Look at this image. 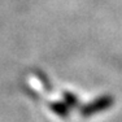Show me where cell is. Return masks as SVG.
Instances as JSON below:
<instances>
[{
  "instance_id": "cell-1",
  "label": "cell",
  "mask_w": 122,
  "mask_h": 122,
  "mask_svg": "<svg viewBox=\"0 0 122 122\" xmlns=\"http://www.w3.org/2000/svg\"><path fill=\"white\" fill-rule=\"evenodd\" d=\"M114 100H113L112 96H101V97H97L96 100L91 101V103L86 104L85 107L81 108V114L85 116V117H88V116H92V114H96V113H100L103 110L110 108L113 105Z\"/></svg>"
},
{
  "instance_id": "cell-2",
  "label": "cell",
  "mask_w": 122,
  "mask_h": 122,
  "mask_svg": "<svg viewBox=\"0 0 122 122\" xmlns=\"http://www.w3.org/2000/svg\"><path fill=\"white\" fill-rule=\"evenodd\" d=\"M51 109L60 117H68L69 116V107L65 104V101H57L51 104Z\"/></svg>"
},
{
  "instance_id": "cell-3",
  "label": "cell",
  "mask_w": 122,
  "mask_h": 122,
  "mask_svg": "<svg viewBox=\"0 0 122 122\" xmlns=\"http://www.w3.org/2000/svg\"><path fill=\"white\" fill-rule=\"evenodd\" d=\"M64 101L68 107H78V99L71 92H64Z\"/></svg>"
}]
</instances>
